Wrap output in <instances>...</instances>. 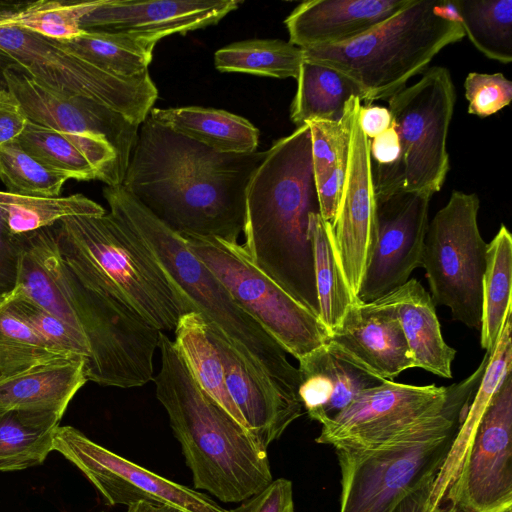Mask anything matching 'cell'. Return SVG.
I'll return each mask as SVG.
<instances>
[{
	"label": "cell",
	"instance_id": "cell-1",
	"mask_svg": "<svg viewBox=\"0 0 512 512\" xmlns=\"http://www.w3.org/2000/svg\"><path fill=\"white\" fill-rule=\"evenodd\" d=\"M265 155L214 150L148 115L139 125L121 186L178 234L237 243L248 183Z\"/></svg>",
	"mask_w": 512,
	"mask_h": 512
},
{
	"label": "cell",
	"instance_id": "cell-2",
	"mask_svg": "<svg viewBox=\"0 0 512 512\" xmlns=\"http://www.w3.org/2000/svg\"><path fill=\"white\" fill-rule=\"evenodd\" d=\"M22 237L16 288L84 337L87 380L117 388L150 382L161 331L87 286L61 258L53 226Z\"/></svg>",
	"mask_w": 512,
	"mask_h": 512
},
{
	"label": "cell",
	"instance_id": "cell-3",
	"mask_svg": "<svg viewBox=\"0 0 512 512\" xmlns=\"http://www.w3.org/2000/svg\"><path fill=\"white\" fill-rule=\"evenodd\" d=\"M320 214L308 124L275 141L246 190L242 245L249 260L319 315L311 217Z\"/></svg>",
	"mask_w": 512,
	"mask_h": 512
},
{
	"label": "cell",
	"instance_id": "cell-4",
	"mask_svg": "<svg viewBox=\"0 0 512 512\" xmlns=\"http://www.w3.org/2000/svg\"><path fill=\"white\" fill-rule=\"evenodd\" d=\"M156 397L192 473L195 490L239 503L272 480L267 450L197 384L174 342L160 332Z\"/></svg>",
	"mask_w": 512,
	"mask_h": 512
},
{
	"label": "cell",
	"instance_id": "cell-5",
	"mask_svg": "<svg viewBox=\"0 0 512 512\" xmlns=\"http://www.w3.org/2000/svg\"><path fill=\"white\" fill-rule=\"evenodd\" d=\"M109 212L133 236L179 297L185 314L199 313L220 330L256 367L298 394V368L283 348L234 301L230 293L190 250L186 240L135 200L121 185L105 186Z\"/></svg>",
	"mask_w": 512,
	"mask_h": 512
},
{
	"label": "cell",
	"instance_id": "cell-6",
	"mask_svg": "<svg viewBox=\"0 0 512 512\" xmlns=\"http://www.w3.org/2000/svg\"><path fill=\"white\" fill-rule=\"evenodd\" d=\"M53 231L61 258L87 286L157 330L174 332L185 314L179 297L110 212L67 217Z\"/></svg>",
	"mask_w": 512,
	"mask_h": 512
},
{
	"label": "cell",
	"instance_id": "cell-7",
	"mask_svg": "<svg viewBox=\"0 0 512 512\" xmlns=\"http://www.w3.org/2000/svg\"><path fill=\"white\" fill-rule=\"evenodd\" d=\"M450 1L412 0L367 33L345 43L302 49L303 60L335 69L359 87L362 105L389 100L446 46L465 35Z\"/></svg>",
	"mask_w": 512,
	"mask_h": 512
},
{
	"label": "cell",
	"instance_id": "cell-8",
	"mask_svg": "<svg viewBox=\"0 0 512 512\" xmlns=\"http://www.w3.org/2000/svg\"><path fill=\"white\" fill-rule=\"evenodd\" d=\"M471 401L377 446L335 449L341 474L339 512H392L409 492L434 480Z\"/></svg>",
	"mask_w": 512,
	"mask_h": 512
},
{
	"label": "cell",
	"instance_id": "cell-9",
	"mask_svg": "<svg viewBox=\"0 0 512 512\" xmlns=\"http://www.w3.org/2000/svg\"><path fill=\"white\" fill-rule=\"evenodd\" d=\"M456 101L449 70L434 66L389 100L400 143L399 160L379 185L376 196L416 192L433 196L449 171L447 136Z\"/></svg>",
	"mask_w": 512,
	"mask_h": 512
},
{
	"label": "cell",
	"instance_id": "cell-10",
	"mask_svg": "<svg viewBox=\"0 0 512 512\" xmlns=\"http://www.w3.org/2000/svg\"><path fill=\"white\" fill-rule=\"evenodd\" d=\"M489 357L486 352L472 374L448 386H416L385 380L367 388L321 424L315 441L343 450L377 446L473 398Z\"/></svg>",
	"mask_w": 512,
	"mask_h": 512
},
{
	"label": "cell",
	"instance_id": "cell-11",
	"mask_svg": "<svg viewBox=\"0 0 512 512\" xmlns=\"http://www.w3.org/2000/svg\"><path fill=\"white\" fill-rule=\"evenodd\" d=\"M0 50L42 86L113 110L135 125L149 115L158 90L149 72L135 78L112 75L58 40L16 27H0Z\"/></svg>",
	"mask_w": 512,
	"mask_h": 512
},
{
	"label": "cell",
	"instance_id": "cell-12",
	"mask_svg": "<svg viewBox=\"0 0 512 512\" xmlns=\"http://www.w3.org/2000/svg\"><path fill=\"white\" fill-rule=\"evenodd\" d=\"M3 77L28 121L66 136L106 186L122 184L139 125L104 106L46 88L19 69L9 68Z\"/></svg>",
	"mask_w": 512,
	"mask_h": 512
},
{
	"label": "cell",
	"instance_id": "cell-13",
	"mask_svg": "<svg viewBox=\"0 0 512 512\" xmlns=\"http://www.w3.org/2000/svg\"><path fill=\"white\" fill-rule=\"evenodd\" d=\"M234 301L297 360L325 345L329 333L317 316L297 302L247 257L241 244L180 234Z\"/></svg>",
	"mask_w": 512,
	"mask_h": 512
},
{
	"label": "cell",
	"instance_id": "cell-14",
	"mask_svg": "<svg viewBox=\"0 0 512 512\" xmlns=\"http://www.w3.org/2000/svg\"><path fill=\"white\" fill-rule=\"evenodd\" d=\"M479 208L477 194L451 193L428 224L421 267L434 305L447 306L454 320L478 330L488 245L478 226Z\"/></svg>",
	"mask_w": 512,
	"mask_h": 512
},
{
	"label": "cell",
	"instance_id": "cell-15",
	"mask_svg": "<svg viewBox=\"0 0 512 512\" xmlns=\"http://www.w3.org/2000/svg\"><path fill=\"white\" fill-rule=\"evenodd\" d=\"M53 450L76 466L108 505L129 506L148 501L183 512H227L208 495L141 467L94 442L75 427L56 429Z\"/></svg>",
	"mask_w": 512,
	"mask_h": 512
},
{
	"label": "cell",
	"instance_id": "cell-16",
	"mask_svg": "<svg viewBox=\"0 0 512 512\" xmlns=\"http://www.w3.org/2000/svg\"><path fill=\"white\" fill-rule=\"evenodd\" d=\"M444 502L462 512H505L512 509L511 376L488 406Z\"/></svg>",
	"mask_w": 512,
	"mask_h": 512
},
{
	"label": "cell",
	"instance_id": "cell-17",
	"mask_svg": "<svg viewBox=\"0 0 512 512\" xmlns=\"http://www.w3.org/2000/svg\"><path fill=\"white\" fill-rule=\"evenodd\" d=\"M432 196L396 192L376 196L375 242L357 298L370 303L405 284L422 267Z\"/></svg>",
	"mask_w": 512,
	"mask_h": 512
},
{
	"label": "cell",
	"instance_id": "cell-18",
	"mask_svg": "<svg viewBox=\"0 0 512 512\" xmlns=\"http://www.w3.org/2000/svg\"><path fill=\"white\" fill-rule=\"evenodd\" d=\"M361 100L354 105L342 195L332 231L339 260L352 292L360 290L370 262L376 227V194L370 139L359 123Z\"/></svg>",
	"mask_w": 512,
	"mask_h": 512
},
{
	"label": "cell",
	"instance_id": "cell-19",
	"mask_svg": "<svg viewBox=\"0 0 512 512\" xmlns=\"http://www.w3.org/2000/svg\"><path fill=\"white\" fill-rule=\"evenodd\" d=\"M239 0H99L80 23L82 31L122 34L156 45L172 34L215 25Z\"/></svg>",
	"mask_w": 512,
	"mask_h": 512
},
{
	"label": "cell",
	"instance_id": "cell-20",
	"mask_svg": "<svg viewBox=\"0 0 512 512\" xmlns=\"http://www.w3.org/2000/svg\"><path fill=\"white\" fill-rule=\"evenodd\" d=\"M208 330L223 357L228 393L249 432L267 450L303 414L299 395L256 367L220 330Z\"/></svg>",
	"mask_w": 512,
	"mask_h": 512
},
{
	"label": "cell",
	"instance_id": "cell-21",
	"mask_svg": "<svg viewBox=\"0 0 512 512\" xmlns=\"http://www.w3.org/2000/svg\"><path fill=\"white\" fill-rule=\"evenodd\" d=\"M328 343L342 356L382 380H393L413 360L398 318L373 303L359 302Z\"/></svg>",
	"mask_w": 512,
	"mask_h": 512
},
{
	"label": "cell",
	"instance_id": "cell-22",
	"mask_svg": "<svg viewBox=\"0 0 512 512\" xmlns=\"http://www.w3.org/2000/svg\"><path fill=\"white\" fill-rule=\"evenodd\" d=\"M412 0H311L285 19L289 42L301 49L351 41L409 5Z\"/></svg>",
	"mask_w": 512,
	"mask_h": 512
},
{
	"label": "cell",
	"instance_id": "cell-23",
	"mask_svg": "<svg viewBox=\"0 0 512 512\" xmlns=\"http://www.w3.org/2000/svg\"><path fill=\"white\" fill-rule=\"evenodd\" d=\"M370 303L398 318L414 367L439 377H452L451 365L456 350L445 342L435 305L418 280L410 278L402 286Z\"/></svg>",
	"mask_w": 512,
	"mask_h": 512
},
{
	"label": "cell",
	"instance_id": "cell-24",
	"mask_svg": "<svg viewBox=\"0 0 512 512\" xmlns=\"http://www.w3.org/2000/svg\"><path fill=\"white\" fill-rule=\"evenodd\" d=\"M512 314L505 321L496 346L489 357L481 382L469 405L446 457L431 485L426 501L429 512L442 505L450 485L455 480L473 443L480 422L493 397L511 376L512 366Z\"/></svg>",
	"mask_w": 512,
	"mask_h": 512
},
{
	"label": "cell",
	"instance_id": "cell-25",
	"mask_svg": "<svg viewBox=\"0 0 512 512\" xmlns=\"http://www.w3.org/2000/svg\"><path fill=\"white\" fill-rule=\"evenodd\" d=\"M88 382L86 360L40 366L0 378V413L13 409H54L65 412Z\"/></svg>",
	"mask_w": 512,
	"mask_h": 512
},
{
	"label": "cell",
	"instance_id": "cell-26",
	"mask_svg": "<svg viewBox=\"0 0 512 512\" xmlns=\"http://www.w3.org/2000/svg\"><path fill=\"white\" fill-rule=\"evenodd\" d=\"M149 116L160 125L220 152L257 151L259 130L247 119L225 110L197 106L152 108Z\"/></svg>",
	"mask_w": 512,
	"mask_h": 512
},
{
	"label": "cell",
	"instance_id": "cell-27",
	"mask_svg": "<svg viewBox=\"0 0 512 512\" xmlns=\"http://www.w3.org/2000/svg\"><path fill=\"white\" fill-rule=\"evenodd\" d=\"M65 412L13 409L0 413V471L41 465L53 451L56 429Z\"/></svg>",
	"mask_w": 512,
	"mask_h": 512
},
{
	"label": "cell",
	"instance_id": "cell-28",
	"mask_svg": "<svg viewBox=\"0 0 512 512\" xmlns=\"http://www.w3.org/2000/svg\"><path fill=\"white\" fill-rule=\"evenodd\" d=\"M173 341L199 387L245 428L225 382L224 361L204 318L195 312L183 314Z\"/></svg>",
	"mask_w": 512,
	"mask_h": 512
},
{
	"label": "cell",
	"instance_id": "cell-29",
	"mask_svg": "<svg viewBox=\"0 0 512 512\" xmlns=\"http://www.w3.org/2000/svg\"><path fill=\"white\" fill-rule=\"evenodd\" d=\"M314 274L319 304L318 318L329 337L342 326L350 311L360 302L343 272L334 242L332 225L320 214L311 217Z\"/></svg>",
	"mask_w": 512,
	"mask_h": 512
},
{
	"label": "cell",
	"instance_id": "cell-30",
	"mask_svg": "<svg viewBox=\"0 0 512 512\" xmlns=\"http://www.w3.org/2000/svg\"><path fill=\"white\" fill-rule=\"evenodd\" d=\"M290 107V119L297 126L313 120L338 121L351 97L362 98L357 84L330 67L304 61Z\"/></svg>",
	"mask_w": 512,
	"mask_h": 512
},
{
	"label": "cell",
	"instance_id": "cell-31",
	"mask_svg": "<svg viewBox=\"0 0 512 512\" xmlns=\"http://www.w3.org/2000/svg\"><path fill=\"white\" fill-rule=\"evenodd\" d=\"M512 236L501 224L487 245L482 280L481 347L490 355L505 321L512 314Z\"/></svg>",
	"mask_w": 512,
	"mask_h": 512
},
{
	"label": "cell",
	"instance_id": "cell-32",
	"mask_svg": "<svg viewBox=\"0 0 512 512\" xmlns=\"http://www.w3.org/2000/svg\"><path fill=\"white\" fill-rule=\"evenodd\" d=\"M464 35L487 58L512 61V0H453Z\"/></svg>",
	"mask_w": 512,
	"mask_h": 512
},
{
	"label": "cell",
	"instance_id": "cell-33",
	"mask_svg": "<svg viewBox=\"0 0 512 512\" xmlns=\"http://www.w3.org/2000/svg\"><path fill=\"white\" fill-rule=\"evenodd\" d=\"M99 0L0 3V27H16L55 40H69L83 31V17Z\"/></svg>",
	"mask_w": 512,
	"mask_h": 512
},
{
	"label": "cell",
	"instance_id": "cell-34",
	"mask_svg": "<svg viewBox=\"0 0 512 512\" xmlns=\"http://www.w3.org/2000/svg\"><path fill=\"white\" fill-rule=\"evenodd\" d=\"M303 51L289 41L251 39L235 42L215 52L220 72L247 73L273 78H297Z\"/></svg>",
	"mask_w": 512,
	"mask_h": 512
},
{
	"label": "cell",
	"instance_id": "cell-35",
	"mask_svg": "<svg viewBox=\"0 0 512 512\" xmlns=\"http://www.w3.org/2000/svg\"><path fill=\"white\" fill-rule=\"evenodd\" d=\"M101 208L83 194L49 198L0 190V214L13 235H25L67 217L93 214Z\"/></svg>",
	"mask_w": 512,
	"mask_h": 512
},
{
	"label": "cell",
	"instance_id": "cell-36",
	"mask_svg": "<svg viewBox=\"0 0 512 512\" xmlns=\"http://www.w3.org/2000/svg\"><path fill=\"white\" fill-rule=\"evenodd\" d=\"M60 42L100 69L121 78H135L149 72L155 47L126 35L91 31Z\"/></svg>",
	"mask_w": 512,
	"mask_h": 512
},
{
	"label": "cell",
	"instance_id": "cell-37",
	"mask_svg": "<svg viewBox=\"0 0 512 512\" xmlns=\"http://www.w3.org/2000/svg\"><path fill=\"white\" fill-rule=\"evenodd\" d=\"M5 300L0 303V378L53 363L84 359L49 345L7 307Z\"/></svg>",
	"mask_w": 512,
	"mask_h": 512
},
{
	"label": "cell",
	"instance_id": "cell-38",
	"mask_svg": "<svg viewBox=\"0 0 512 512\" xmlns=\"http://www.w3.org/2000/svg\"><path fill=\"white\" fill-rule=\"evenodd\" d=\"M17 143L47 168L77 181L99 180L85 155L62 133L27 122Z\"/></svg>",
	"mask_w": 512,
	"mask_h": 512
},
{
	"label": "cell",
	"instance_id": "cell-39",
	"mask_svg": "<svg viewBox=\"0 0 512 512\" xmlns=\"http://www.w3.org/2000/svg\"><path fill=\"white\" fill-rule=\"evenodd\" d=\"M0 180L8 192L54 198L69 179L41 164L15 140L0 146Z\"/></svg>",
	"mask_w": 512,
	"mask_h": 512
},
{
	"label": "cell",
	"instance_id": "cell-40",
	"mask_svg": "<svg viewBox=\"0 0 512 512\" xmlns=\"http://www.w3.org/2000/svg\"><path fill=\"white\" fill-rule=\"evenodd\" d=\"M301 359L313 366L332 390L328 417L348 406L361 391L385 381L342 356L328 342Z\"/></svg>",
	"mask_w": 512,
	"mask_h": 512
},
{
	"label": "cell",
	"instance_id": "cell-41",
	"mask_svg": "<svg viewBox=\"0 0 512 512\" xmlns=\"http://www.w3.org/2000/svg\"><path fill=\"white\" fill-rule=\"evenodd\" d=\"M358 99L354 96L348 100L338 121L313 120L307 123L316 187L332 174L346 171L352 113Z\"/></svg>",
	"mask_w": 512,
	"mask_h": 512
},
{
	"label": "cell",
	"instance_id": "cell-42",
	"mask_svg": "<svg viewBox=\"0 0 512 512\" xmlns=\"http://www.w3.org/2000/svg\"><path fill=\"white\" fill-rule=\"evenodd\" d=\"M5 303L49 345L67 354L88 360L90 350L84 337L67 323L23 295L17 288L6 298Z\"/></svg>",
	"mask_w": 512,
	"mask_h": 512
},
{
	"label": "cell",
	"instance_id": "cell-43",
	"mask_svg": "<svg viewBox=\"0 0 512 512\" xmlns=\"http://www.w3.org/2000/svg\"><path fill=\"white\" fill-rule=\"evenodd\" d=\"M468 113L481 118L493 115L512 100V82L502 73H469L464 81Z\"/></svg>",
	"mask_w": 512,
	"mask_h": 512
},
{
	"label": "cell",
	"instance_id": "cell-44",
	"mask_svg": "<svg viewBox=\"0 0 512 512\" xmlns=\"http://www.w3.org/2000/svg\"><path fill=\"white\" fill-rule=\"evenodd\" d=\"M227 512H295L292 482L272 480L265 488Z\"/></svg>",
	"mask_w": 512,
	"mask_h": 512
},
{
	"label": "cell",
	"instance_id": "cell-45",
	"mask_svg": "<svg viewBox=\"0 0 512 512\" xmlns=\"http://www.w3.org/2000/svg\"><path fill=\"white\" fill-rule=\"evenodd\" d=\"M22 235H13L0 214V303L16 288Z\"/></svg>",
	"mask_w": 512,
	"mask_h": 512
},
{
	"label": "cell",
	"instance_id": "cell-46",
	"mask_svg": "<svg viewBox=\"0 0 512 512\" xmlns=\"http://www.w3.org/2000/svg\"><path fill=\"white\" fill-rule=\"evenodd\" d=\"M359 123L367 138L373 139L388 130L393 125V119L387 107L361 103Z\"/></svg>",
	"mask_w": 512,
	"mask_h": 512
},
{
	"label": "cell",
	"instance_id": "cell-47",
	"mask_svg": "<svg viewBox=\"0 0 512 512\" xmlns=\"http://www.w3.org/2000/svg\"><path fill=\"white\" fill-rule=\"evenodd\" d=\"M28 119L16 103L0 102V146L15 141Z\"/></svg>",
	"mask_w": 512,
	"mask_h": 512
},
{
	"label": "cell",
	"instance_id": "cell-48",
	"mask_svg": "<svg viewBox=\"0 0 512 512\" xmlns=\"http://www.w3.org/2000/svg\"><path fill=\"white\" fill-rule=\"evenodd\" d=\"M433 480H429L409 492L396 505L392 512H429L426 508V501L430 493ZM431 512H462L454 505H447L435 508Z\"/></svg>",
	"mask_w": 512,
	"mask_h": 512
},
{
	"label": "cell",
	"instance_id": "cell-49",
	"mask_svg": "<svg viewBox=\"0 0 512 512\" xmlns=\"http://www.w3.org/2000/svg\"><path fill=\"white\" fill-rule=\"evenodd\" d=\"M126 512H183L170 505L153 503L148 501H138L127 506Z\"/></svg>",
	"mask_w": 512,
	"mask_h": 512
},
{
	"label": "cell",
	"instance_id": "cell-50",
	"mask_svg": "<svg viewBox=\"0 0 512 512\" xmlns=\"http://www.w3.org/2000/svg\"><path fill=\"white\" fill-rule=\"evenodd\" d=\"M0 102L16 103L13 97L10 95L7 87L2 84H0Z\"/></svg>",
	"mask_w": 512,
	"mask_h": 512
},
{
	"label": "cell",
	"instance_id": "cell-51",
	"mask_svg": "<svg viewBox=\"0 0 512 512\" xmlns=\"http://www.w3.org/2000/svg\"><path fill=\"white\" fill-rule=\"evenodd\" d=\"M505 512H512V509H509V510H507V511H505Z\"/></svg>",
	"mask_w": 512,
	"mask_h": 512
}]
</instances>
